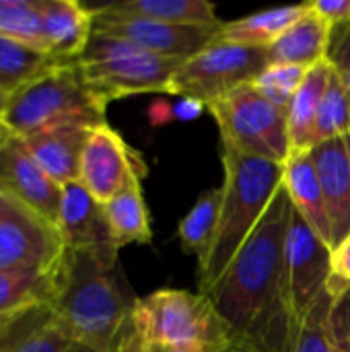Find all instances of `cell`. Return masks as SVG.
I'll return each instance as SVG.
<instances>
[{"mask_svg": "<svg viewBox=\"0 0 350 352\" xmlns=\"http://www.w3.org/2000/svg\"><path fill=\"white\" fill-rule=\"evenodd\" d=\"M58 231L66 250L95 252L101 256H118L120 252L111 237L103 204H99L80 182L62 188Z\"/></svg>", "mask_w": 350, "mask_h": 352, "instance_id": "9a60e30c", "label": "cell"}, {"mask_svg": "<svg viewBox=\"0 0 350 352\" xmlns=\"http://www.w3.org/2000/svg\"><path fill=\"white\" fill-rule=\"evenodd\" d=\"M309 4L330 27L350 23V0H311Z\"/></svg>", "mask_w": 350, "mask_h": 352, "instance_id": "836d02e7", "label": "cell"}, {"mask_svg": "<svg viewBox=\"0 0 350 352\" xmlns=\"http://www.w3.org/2000/svg\"><path fill=\"white\" fill-rule=\"evenodd\" d=\"M219 352H256V351H252L250 346H243V344H237V342H231L227 349H223V351H219Z\"/></svg>", "mask_w": 350, "mask_h": 352, "instance_id": "74e56055", "label": "cell"}, {"mask_svg": "<svg viewBox=\"0 0 350 352\" xmlns=\"http://www.w3.org/2000/svg\"><path fill=\"white\" fill-rule=\"evenodd\" d=\"M72 344L47 305H37L0 326V352H68Z\"/></svg>", "mask_w": 350, "mask_h": 352, "instance_id": "7402d4cb", "label": "cell"}, {"mask_svg": "<svg viewBox=\"0 0 350 352\" xmlns=\"http://www.w3.org/2000/svg\"><path fill=\"white\" fill-rule=\"evenodd\" d=\"M330 35L332 27L309 4V10L266 47L268 62L311 68L326 60Z\"/></svg>", "mask_w": 350, "mask_h": 352, "instance_id": "ffe728a7", "label": "cell"}, {"mask_svg": "<svg viewBox=\"0 0 350 352\" xmlns=\"http://www.w3.org/2000/svg\"><path fill=\"white\" fill-rule=\"evenodd\" d=\"M219 25H184V23H159L142 19H116L93 14V31L132 41L149 52L165 58L188 60L217 41Z\"/></svg>", "mask_w": 350, "mask_h": 352, "instance_id": "7c38bea8", "label": "cell"}, {"mask_svg": "<svg viewBox=\"0 0 350 352\" xmlns=\"http://www.w3.org/2000/svg\"><path fill=\"white\" fill-rule=\"evenodd\" d=\"M309 68L303 66H291V64H270L256 80V89L276 107L283 111H289V105L301 87L305 74Z\"/></svg>", "mask_w": 350, "mask_h": 352, "instance_id": "4dcf8cb0", "label": "cell"}, {"mask_svg": "<svg viewBox=\"0 0 350 352\" xmlns=\"http://www.w3.org/2000/svg\"><path fill=\"white\" fill-rule=\"evenodd\" d=\"M0 33L45 52L39 0H0Z\"/></svg>", "mask_w": 350, "mask_h": 352, "instance_id": "f546056e", "label": "cell"}, {"mask_svg": "<svg viewBox=\"0 0 350 352\" xmlns=\"http://www.w3.org/2000/svg\"><path fill=\"white\" fill-rule=\"evenodd\" d=\"M134 301L118 280V256L66 250L45 305L72 342L109 352L132 320Z\"/></svg>", "mask_w": 350, "mask_h": 352, "instance_id": "7a4b0ae2", "label": "cell"}, {"mask_svg": "<svg viewBox=\"0 0 350 352\" xmlns=\"http://www.w3.org/2000/svg\"><path fill=\"white\" fill-rule=\"evenodd\" d=\"M293 204L281 188L270 208L206 295L237 344L256 352H291L295 320L285 280V239Z\"/></svg>", "mask_w": 350, "mask_h": 352, "instance_id": "6da1fadb", "label": "cell"}, {"mask_svg": "<svg viewBox=\"0 0 350 352\" xmlns=\"http://www.w3.org/2000/svg\"><path fill=\"white\" fill-rule=\"evenodd\" d=\"M109 352H140V340L132 328V320L128 324V328L122 332V336L118 338V342L113 344V349Z\"/></svg>", "mask_w": 350, "mask_h": 352, "instance_id": "d590c367", "label": "cell"}, {"mask_svg": "<svg viewBox=\"0 0 350 352\" xmlns=\"http://www.w3.org/2000/svg\"><path fill=\"white\" fill-rule=\"evenodd\" d=\"M291 352H350V285L328 280L299 322Z\"/></svg>", "mask_w": 350, "mask_h": 352, "instance_id": "5bb4252c", "label": "cell"}, {"mask_svg": "<svg viewBox=\"0 0 350 352\" xmlns=\"http://www.w3.org/2000/svg\"><path fill=\"white\" fill-rule=\"evenodd\" d=\"M330 278L350 285V235L330 250Z\"/></svg>", "mask_w": 350, "mask_h": 352, "instance_id": "e575fe53", "label": "cell"}, {"mask_svg": "<svg viewBox=\"0 0 350 352\" xmlns=\"http://www.w3.org/2000/svg\"><path fill=\"white\" fill-rule=\"evenodd\" d=\"M52 276L0 270V326L23 316L25 311L45 305Z\"/></svg>", "mask_w": 350, "mask_h": 352, "instance_id": "4316f807", "label": "cell"}, {"mask_svg": "<svg viewBox=\"0 0 350 352\" xmlns=\"http://www.w3.org/2000/svg\"><path fill=\"white\" fill-rule=\"evenodd\" d=\"M0 194L19 200L58 227L62 186H58L31 157L19 136L0 138Z\"/></svg>", "mask_w": 350, "mask_h": 352, "instance_id": "4fadbf2b", "label": "cell"}, {"mask_svg": "<svg viewBox=\"0 0 350 352\" xmlns=\"http://www.w3.org/2000/svg\"><path fill=\"white\" fill-rule=\"evenodd\" d=\"M4 132H6V130H4V128H2V126H0V138H2V136H4Z\"/></svg>", "mask_w": 350, "mask_h": 352, "instance_id": "60d3db41", "label": "cell"}, {"mask_svg": "<svg viewBox=\"0 0 350 352\" xmlns=\"http://www.w3.org/2000/svg\"><path fill=\"white\" fill-rule=\"evenodd\" d=\"M326 60L330 62L334 72L340 76V80L344 82L350 95V23L332 27Z\"/></svg>", "mask_w": 350, "mask_h": 352, "instance_id": "1f68e13d", "label": "cell"}, {"mask_svg": "<svg viewBox=\"0 0 350 352\" xmlns=\"http://www.w3.org/2000/svg\"><path fill=\"white\" fill-rule=\"evenodd\" d=\"M140 179L142 177H134L109 202L103 204V210L111 229V237L118 250L130 243L153 241L151 219H149V210L144 204Z\"/></svg>", "mask_w": 350, "mask_h": 352, "instance_id": "d4e9b609", "label": "cell"}, {"mask_svg": "<svg viewBox=\"0 0 350 352\" xmlns=\"http://www.w3.org/2000/svg\"><path fill=\"white\" fill-rule=\"evenodd\" d=\"M184 60L165 58L132 41L93 31L78 64L87 80L111 103L138 93L171 91L173 74Z\"/></svg>", "mask_w": 350, "mask_h": 352, "instance_id": "8992f818", "label": "cell"}, {"mask_svg": "<svg viewBox=\"0 0 350 352\" xmlns=\"http://www.w3.org/2000/svg\"><path fill=\"white\" fill-rule=\"evenodd\" d=\"M91 132H93L91 126L70 124V126L50 128L21 140L25 148L31 153V157L35 159V163L58 186L64 188L68 184L78 182L80 159Z\"/></svg>", "mask_w": 350, "mask_h": 352, "instance_id": "ac0fdd59", "label": "cell"}, {"mask_svg": "<svg viewBox=\"0 0 350 352\" xmlns=\"http://www.w3.org/2000/svg\"><path fill=\"white\" fill-rule=\"evenodd\" d=\"M93 14L116 19H142L184 25H219L217 8L208 0H118L89 6Z\"/></svg>", "mask_w": 350, "mask_h": 352, "instance_id": "44dd1931", "label": "cell"}, {"mask_svg": "<svg viewBox=\"0 0 350 352\" xmlns=\"http://www.w3.org/2000/svg\"><path fill=\"white\" fill-rule=\"evenodd\" d=\"M132 328L140 344L219 352L233 342L210 297L179 289H163L136 299Z\"/></svg>", "mask_w": 350, "mask_h": 352, "instance_id": "5b68a950", "label": "cell"}, {"mask_svg": "<svg viewBox=\"0 0 350 352\" xmlns=\"http://www.w3.org/2000/svg\"><path fill=\"white\" fill-rule=\"evenodd\" d=\"M144 173L146 165L140 155L109 124L93 128L83 151L78 182L99 204L109 202L128 182Z\"/></svg>", "mask_w": 350, "mask_h": 352, "instance_id": "8fae6325", "label": "cell"}, {"mask_svg": "<svg viewBox=\"0 0 350 352\" xmlns=\"http://www.w3.org/2000/svg\"><path fill=\"white\" fill-rule=\"evenodd\" d=\"M204 107L206 105L196 99L182 97L175 103H157L151 109V120L153 124H159V126L167 122H190V120H196Z\"/></svg>", "mask_w": 350, "mask_h": 352, "instance_id": "d6a6232c", "label": "cell"}, {"mask_svg": "<svg viewBox=\"0 0 350 352\" xmlns=\"http://www.w3.org/2000/svg\"><path fill=\"white\" fill-rule=\"evenodd\" d=\"M347 134H350V95L344 82L332 68L318 113L316 144Z\"/></svg>", "mask_w": 350, "mask_h": 352, "instance_id": "f1b7e54d", "label": "cell"}, {"mask_svg": "<svg viewBox=\"0 0 350 352\" xmlns=\"http://www.w3.org/2000/svg\"><path fill=\"white\" fill-rule=\"evenodd\" d=\"M223 148L285 165L291 157L287 111L270 103L254 82L243 85L208 105Z\"/></svg>", "mask_w": 350, "mask_h": 352, "instance_id": "52a82bcc", "label": "cell"}, {"mask_svg": "<svg viewBox=\"0 0 350 352\" xmlns=\"http://www.w3.org/2000/svg\"><path fill=\"white\" fill-rule=\"evenodd\" d=\"M307 10H309V2L260 10V12H254L235 21H229V23H223L217 39L227 41V43H237V45H250V47H268Z\"/></svg>", "mask_w": 350, "mask_h": 352, "instance_id": "cb8c5ba5", "label": "cell"}, {"mask_svg": "<svg viewBox=\"0 0 350 352\" xmlns=\"http://www.w3.org/2000/svg\"><path fill=\"white\" fill-rule=\"evenodd\" d=\"M285 280L295 326L305 318L330 280V248L293 208L285 239Z\"/></svg>", "mask_w": 350, "mask_h": 352, "instance_id": "30bf717a", "label": "cell"}, {"mask_svg": "<svg viewBox=\"0 0 350 352\" xmlns=\"http://www.w3.org/2000/svg\"><path fill=\"white\" fill-rule=\"evenodd\" d=\"M68 352H97V351H93V349H89V346H85V344H72L70 349H68Z\"/></svg>", "mask_w": 350, "mask_h": 352, "instance_id": "f35d334b", "label": "cell"}, {"mask_svg": "<svg viewBox=\"0 0 350 352\" xmlns=\"http://www.w3.org/2000/svg\"><path fill=\"white\" fill-rule=\"evenodd\" d=\"M268 66L266 47L237 45L217 39L179 64L169 95L190 97L208 107L231 91L254 82Z\"/></svg>", "mask_w": 350, "mask_h": 352, "instance_id": "ba28073f", "label": "cell"}, {"mask_svg": "<svg viewBox=\"0 0 350 352\" xmlns=\"http://www.w3.org/2000/svg\"><path fill=\"white\" fill-rule=\"evenodd\" d=\"M221 200H223L221 188L208 190L198 198L194 208L179 221L177 235H179L182 248L186 254H194L198 262L206 256L215 239L219 212H221Z\"/></svg>", "mask_w": 350, "mask_h": 352, "instance_id": "83f0119b", "label": "cell"}, {"mask_svg": "<svg viewBox=\"0 0 350 352\" xmlns=\"http://www.w3.org/2000/svg\"><path fill=\"white\" fill-rule=\"evenodd\" d=\"M309 155L326 198L336 248L350 235V134L316 144Z\"/></svg>", "mask_w": 350, "mask_h": 352, "instance_id": "2e32d148", "label": "cell"}, {"mask_svg": "<svg viewBox=\"0 0 350 352\" xmlns=\"http://www.w3.org/2000/svg\"><path fill=\"white\" fill-rule=\"evenodd\" d=\"M140 352H202L194 349H175V346H159V344H140Z\"/></svg>", "mask_w": 350, "mask_h": 352, "instance_id": "8d00e7d4", "label": "cell"}, {"mask_svg": "<svg viewBox=\"0 0 350 352\" xmlns=\"http://www.w3.org/2000/svg\"><path fill=\"white\" fill-rule=\"evenodd\" d=\"M58 64L62 62L47 52L0 33V91L6 95H12Z\"/></svg>", "mask_w": 350, "mask_h": 352, "instance_id": "484cf974", "label": "cell"}, {"mask_svg": "<svg viewBox=\"0 0 350 352\" xmlns=\"http://www.w3.org/2000/svg\"><path fill=\"white\" fill-rule=\"evenodd\" d=\"M283 190L287 192L293 208L332 250L334 248L332 223L309 151L291 153V157L283 165Z\"/></svg>", "mask_w": 350, "mask_h": 352, "instance_id": "d6986e66", "label": "cell"}, {"mask_svg": "<svg viewBox=\"0 0 350 352\" xmlns=\"http://www.w3.org/2000/svg\"><path fill=\"white\" fill-rule=\"evenodd\" d=\"M223 200L215 239L198 262V293L202 295L215 289L283 188L281 163L223 148Z\"/></svg>", "mask_w": 350, "mask_h": 352, "instance_id": "3957f363", "label": "cell"}, {"mask_svg": "<svg viewBox=\"0 0 350 352\" xmlns=\"http://www.w3.org/2000/svg\"><path fill=\"white\" fill-rule=\"evenodd\" d=\"M43 47L58 62H76L91 35L93 12L76 0H39Z\"/></svg>", "mask_w": 350, "mask_h": 352, "instance_id": "e0dca14e", "label": "cell"}, {"mask_svg": "<svg viewBox=\"0 0 350 352\" xmlns=\"http://www.w3.org/2000/svg\"><path fill=\"white\" fill-rule=\"evenodd\" d=\"M330 72L332 66L328 60H322L320 64L311 66L289 105L287 124L293 153L311 151L316 146V124Z\"/></svg>", "mask_w": 350, "mask_h": 352, "instance_id": "603a6c76", "label": "cell"}, {"mask_svg": "<svg viewBox=\"0 0 350 352\" xmlns=\"http://www.w3.org/2000/svg\"><path fill=\"white\" fill-rule=\"evenodd\" d=\"M6 99H8V95H6L4 91H0V111H2V107L6 105Z\"/></svg>", "mask_w": 350, "mask_h": 352, "instance_id": "ab89813d", "label": "cell"}, {"mask_svg": "<svg viewBox=\"0 0 350 352\" xmlns=\"http://www.w3.org/2000/svg\"><path fill=\"white\" fill-rule=\"evenodd\" d=\"M109 101L87 80L78 60L62 62L27 82L0 111V126L12 136L27 138L58 126L107 124Z\"/></svg>", "mask_w": 350, "mask_h": 352, "instance_id": "277c9868", "label": "cell"}, {"mask_svg": "<svg viewBox=\"0 0 350 352\" xmlns=\"http://www.w3.org/2000/svg\"><path fill=\"white\" fill-rule=\"evenodd\" d=\"M66 252L56 225L0 194V270L52 276Z\"/></svg>", "mask_w": 350, "mask_h": 352, "instance_id": "9c48e42d", "label": "cell"}]
</instances>
